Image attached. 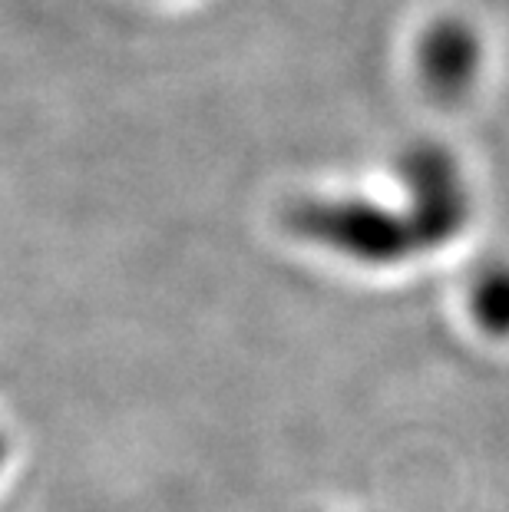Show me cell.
<instances>
[{"label": "cell", "mask_w": 509, "mask_h": 512, "mask_svg": "<svg viewBox=\"0 0 509 512\" xmlns=\"http://www.w3.org/2000/svg\"><path fill=\"white\" fill-rule=\"evenodd\" d=\"M7 456H10V433L4 430V423H0V473H4V466H7Z\"/></svg>", "instance_id": "obj_5"}, {"label": "cell", "mask_w": 509, "mask_h": 512, "mask_svg": "<svg viewBox=\"0 0 509 512\" xmlns=\"http://www.w3.org/2000/svg\"><path fill=\"white\" fill-rule=\"evenodd\" d=\"M470 311L486 334L509 337V261H493L476 271L470 285Z\"/></svg>", "instance_id": "obj_4"}, {"label": "cell", "mask_w": 509, "mask_h": 512, "mask_svg": "<svg viewBox=\"0 0 509 512\" xmlns=\"http://www.w3.org/2000/svg\"><path fill=\"white\" fill-rule=\"evenodd\" d=\"M291 228L308 242L364 265H394L430 252L414 212H391L367 199H308L295 205Z\"/></svg>", "instance_id": "obj_1"}, {"label": "cell", "mask_w": 509, "mask_h": 512, "mask_svg": "<svg viewBox=\"0 0 509 512\" xmlns=\"http://www.w3.org/2000/svg\"><path fill=\"white\" fill-rule=\"evenodd\" d=\"M480 47L463 27H440L420 47V70L437 96H460L476 76Z\"/></svg>", "instance_id": "obj_3"}, {"label": "cell", "mask_w": 509, "mask_h": 512, "mask_svg": "<svg viewBox=\"0 0 509 512\" xmlns=\"http://www.w3.org/2000/svg\"><path fill=\"white\" fill-rule=\"evenodd\" d=\"M400 182L410 195V212L430 252L463 232L470 219V192L457 159L443 146H414L400 159Z\"/></svg>", "instance_id": "obj_2"}]
</instances>
